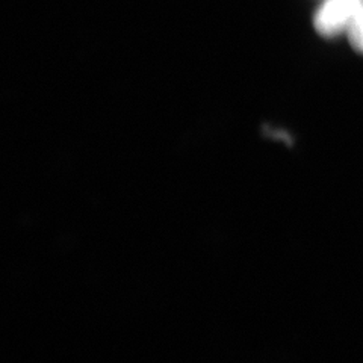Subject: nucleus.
Segmentation results:
<instances>
[{"label": "nucleus", "instance_id": "2", "mask_svg": "<svg viewBox=\"0 0 363 363\" xmlns=\"http://www.w3.org/2000/svg\"><path fill=\"white\" fill-rule=\"evenodd\" d=\"M347 37H348L350 44L353 45V49L363 53V9L360 11L356 20L353 21V25L350 26V29L347 32Z\"/></svg>", "mask_w": 363, "mask_h": 363}, {"label": "nucleus", "instance_id": "1", "mask_svg": "<svg viewBox=\"0 0 363 363\" xmlns=\"http://www.w3.org/2000/svg\"><path fill=\"white\" fill-rule=\"evenodd\" d=\"M363 9V0H323L313 16V28L321 37L345 33Z\"/></svg>", "mask_w": 363, "mask_h": 363}]
</instances>
